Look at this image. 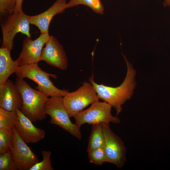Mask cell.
I'll list each match as a JSON object with an SVG mask.
<instances>
[{"instance_id":"cell-1","label":"cell","mask_w":170,"mask_h":170,"mask_svg":"<svg viewBox=\"0 0 170 170\" xmlns=\"http://www.w3.org/2000/svg\"><path fill=\"white\" fill-rule=\"evenodd\" d=\"M122 55L127 64V71L124 80L119 86L113 87L98 84L94 81L93 75L89 78V82L94 87L99 99L113 107L117 115L122 111V105L131 98L136 84L134 80L136 71L125 56Z\"/></svg>"},{"instance_id":"cell-2","label":"cell","mask_w":170,"mask_h":170,"mask_svg":"<svg viewBox=\"0 0 170 170\" xmlns=\"http://www.w3.org/2000/svg\"><path fill=\"white\" fill-rule=\"evenodd\" d=\"M22 98L20 111L32 122L44 119L45 103L48 98L43 92L33 89L24 80L17 77L14 82Z\"/></svg>"},{"instance_id":"cell-3","label":"cell","mask_w":170,"mask_h":170,"mask_svg":"<svg viewBox=\"0 0 170 170\" xmlns=\"http://www.w3.org/2000/svg\"><path fill=\"white\" fill-rule=\"evenodd\" d=\"M15 73L17 77L23 79L26 78L34 81L37 85L36 89L43 92L48 97H63L69 92L66 90L59 89L56 87L50 77L56 78L57 76L42 70L37 63L20 66Z\"/></svg>"},{"instance_id":"cell-4","label":"cell","mask_w":170,"mask_h":170,"mask_svg":"<svg viewBox=\"0 0 170 170\" xmlns=\"http://www.w3.org/2000/svg\"><path fill=\"white\" fill-rule=\"evenodd\" d=\"M44 111L46 115L50 117V122L51 124L60 127L79 140L82 139L80 128L71 121L63 104V97H48L45 105Z\"/></svg>"},{"instance_id":"cell-5","label":"cell","mask_w":170,"mask_h":170,"mask_svg":"<svg viewBox=\"0 0 170 170\" xmlns=\"http://www.w3.org/2000/svg\"><path fill=\"white\" fill-rule=\"evenodd\" d=\"M4 18L1 24L3 42L1 47L7 48L10 52L13 47V40L16 35L21 33L30 38L29 16L23 12H14L1 17Z\"/></svg>"},{"instance_id":"cell-6","label":"cell","mask_w":170,"mask_h":170,"mask_svg":"<svg viewBox=\"0 0 170 170\" xmlns=\"http://www.w3.org/2000/svg\"><path fill=\"white\" fill-rule=\"evenodd\" d=\"M99 99L91 83L84 82L76 90L69 92L63 97V102L71 117L83 110L88 105L99 101Z\"/></svg>"},{"instance_id":"cell-7","label":"cell","mask_w":170,"mask_h":170,"mask_svg":"<svg viewBox=\"0 0 170 170\" xmlns=\"http://www.w3.org/2000/svg\"><path fill=\"white\" fill-rule=\"evenodd\" d=\"M112 107L110 104L105 101L95 102L89 108L82 111L74 117L75 123L80 128L86 123L92 125L110 124V122L119 124L120 122L119 118L111 114Z\"/></svg>"},{"instance_id":"cell-8","label":"cell","mask_w":170,"mask_h":170,"mask_svg":"<svg viewBox=\"0 0 170 170\" xmlns=\"http://www.w3.org/2000/svg\"><path fill=\"white\" fill-rule=\"evenodd\" d=\"M102 125L104 138L103 147L107 162L121 168L126 163V148L121 139L110 129L109 124Z\"/></svg>"},{"instance_id":"cell-9","label":"cell","mask_w":170,"mask_h":170,"mask_svg":"<svg viewBox=\"0 0 170 170\" xmlns=\"http://www.w3.org/2000/svg\"><path fill=\"white\" fill-rule=\"evenodd\" d=\"M13 131L14 141L10 150L18 169L30 170L39 162L38 158L20 136L15 127Z\"/></svg>"},{"instance_id":"cell-10","label":"cell","mask_w":170,"mask_h":170,"mask_svg":"<svg viewBox=\"0 0 170 170\" xmlns=\"http://www.w3.org/2000/svg\"><path fill=\"white\" fill-rule=\"evenodd\" d=\"M49 33L42 34L34 40L26 37L23 42V47L16 60L19 65L37 63L41 61L43 47L48 40Z\"/></svg>"},{"instance_id":"cell-11","label":"cell","mask_w":170,"mask_h":170,"mask_svg":"<svg viewBox=\"0 0 170 170\" xmlns=\"http://www.w3.org/2000/svg\"><path fill=\"white\" fill-rule=\"evenodd\" d=\"M42 50L41 60L61 70L67 69L68 59L62 45L54 36L50 35Z\"/></svg>"},{"instance_id":"cell-12","label":"cell","mask_w":170,"mask_h":170,"mask_svg":"<svg viewBox=\"0 0 170 170\" xmlns=\"http://www.w3.org/2000/svg\"><path fill=\"white\" fill-rule=\"evenodd\" d=\"M18 121L15 128L17 132L26 144L37 143L43 139L45 132L41 128L36 127L32 121L25 116L20 110H16Z\"/></svg>"},{"instance_id":"cell-13","label":"cell","mask_w":170,"mask_h":170,"mask_svg":"<svg viewBox=\"0 0 170 170\" xmlns=\"http://www.w3.org/2000/svg\"><path fill=\"white\" fill-rule=\"evenodd\" d=\"M22 98L17 86L8 79L3 85L0 86V107L9 111L20 110Z\"/></svg>"},{"instance_id":"cell-14","label":"cell","mask_w":170,"mask_h":170,"mask_svg":"<svg viewBox=\"0 0 170 170\" xmlns=\"http://www.w3.org/2000/svg\"><path fill=\"white\" fill-rule=\"evenodd\" d=\"M67 0H56L48 9L39 14L29 16L30 24L34 25L41 34L48 33L49 27L53 18L56 15L63 13L66 9Z\"/></svg>"},{"instance_id":"cell-15","label":"cell","mask_w":170,"mask_h":170,"mask_svg":"<svg viewBox=\"0 0 170 170\" xmlns=\"http://www.w3.org/2000/svg\"><path fill=\"white\" fill-rule=\"evenodd\" d=\"M19 65L16 60L12 59L10 52L7 48H0V86L4 84L13 73H15Z\"/></svg>"},{"instance_id":"cell-16","label":"cell","mask_w":170,"mask_h":170,"mask_svg":"<svg viewBox=\"0 0 170 170\" xmlns=\"http://www.w3.org/2000/svg\"><path fill=\"white\" fill-rule=\"evenodd\" d=\"M104 142V138L102 124L93 125L89 138L87 152L103 146Z\"/></svg>"},{"instance_id":"cell-17","label":"cell","mask_w":170,"mask_h":170,"mask_svg":"<svg viewBox=\"0 0 170 170\" xmlns=\"http://www.w3.org/2000/svg\"><path fill=\"white\" fill-rule=\"evenodd\" d=\"M18 121L16 111H9L0 107V129L13 130Z\"/></svg>"},{"instance_id":"cell-18","label":"cell","mask_w":170,"mask_h":170,"mask_svg":"<svg viewBox=\"0 0 170 170\" xmlns=\"http://www.w3.org/2000/svg\"><path fill=\"white\" fill-rule=\"evenodd\" d=\"M81 5L88 7L96 14H103L104 13V8L101 0H70L67 3L66 8Z\"/></svg>"},{"instance_id":"cell-19","label":"cell","mask_w":170,"mask_h":170,"mask_svg":"<svg viewBox=\"0 0 170 170\" xmlns=\"http://www.w3.org/2000/svg\"><path fill=\"white\" fill-rule=\"evenodd\" d=\"M14 141L13 130L0 129V154L10 150Z\"/></svg>"},{"instance_id":"cell-20","label":"cell","mask_w":170,"mask_h":170,"mask_svg":"<svg viewBox=\"0 0 170 170\" xmlns=\"http://www.w3.org/2000/svg\"><path fill=\"white\" fill-rule=\"evenodd\" d=\"M18 170L10 150L0 154V170Z\"/></svg>"},{"instance_id":"cell-21","label":"cell","mask_w":170,"mask_h":170,"mask_svg":"<svg viewBox=\"0 0 170 170\" xmlns=\"http://www.w3.org/2000/svg\"><path fill=\"white\" fill-rule=\"evenodd\" d=\"M89 162L97 165H102L107 162L103 146L88 152Z\"/></svg>"},{"instance_id":"cell-22","label":"cell","mask_w":170,"mask_h":170,"mask_svg":"<svg viewBox=\"0 0 170 170\" xmlns=\"http://www.w3.org/2000/svg\"><path fill=\"white\" fill-rule=\"evenodd\" d=\"M42 160L34 165L30 170H54L50 159L51 152L50 151H41Z\"/></svg>"},{"instance_id":"cell-23","label":"cell","mask_w":170,"mask_h":170,"mask_svg":"<svg viewBox=\"0 0 170 170\" xmlns=\"http://www.w3.org/2000/svg\"><path fill=\"white\" fill-rule=\"evenodd\" d=\"M16 5V0H0L1 17L12 14Z\"/></svg>"},{"instance_id":"cell-24","label":"cell","mask_w":170,"mask_h":170,"mask_svg":"<svg viewBox=\"0 0 170 170\" xmlns=\"http://www.w3.org/2000/svg\"><path fill=\"white\" fill-rule=\"evenodd\" d=\"M23 0H16V5L14 12H23L22 4Z\"/></svg>"},{"instance_id":"cell-25","label":"cell","mask_w":170,"mask_h":170,"mask_svg":"<svg viewBox=\"0 0 170 170\" xmlns=\"http://www.w3.org/2000/svg\"><path fill=\"white\" fill-rule=\"evenodd\" d=\"M163 4L165 7H170V0H164Z\"/></svg>"}]
</instances>
